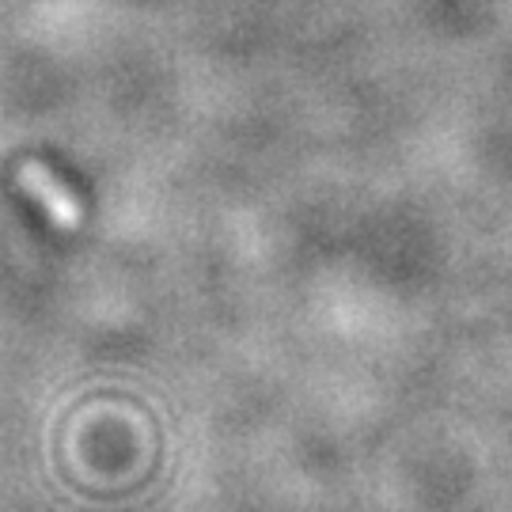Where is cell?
Returning <instances> with one entry per match:
<instances>
[{"label":"cell","instance_id":"cell-1","mask_svg":"<svg viewBox=\"0 0 512 512\" xmlns=\"http://www.w3.org/2000/svg\"><path fill=\"white\" fill-rule=\"evenodd\" d=\"M19 179H23V186L35 194L38 202L46 205V213H50L61 228H76V224H80V205H76V198L69 194V186L57 183L42 164H23Z\"/></svg>","mask_w":512,"mask_h":512}]
</instances>
